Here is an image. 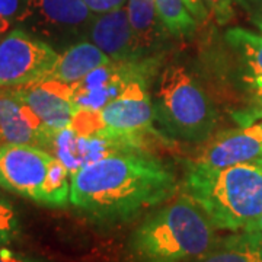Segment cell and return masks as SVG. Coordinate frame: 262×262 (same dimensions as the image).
<instances>
[{
  "mask_svg": "<svg viewBox=\"0 0 262 262\" xmlns=\"http://www.w3.org/2000/svg\"><path fill=\"white\" fill-rule=\"evenodd\" d=\"M175 175L144 153H115L84 165L70 179V203L98 223L133 220L172 198Z\"/></svg>",
  "mask_w": 262,
  "mask_h": 262,
  "instance_id": "6da1fadb",
  "label": "cell"
},
{
  "mask_svg": "<svg viewBox=\"0 0 262 262\" xmlns=\"http://www.w3.org/2000/svg\"><path fill=\"white\" fill-rule=\"evenodd\" d=\"M207 72L211 91L239 127L262 120V35L230 28L210 50Z\"/></svg>",
  "mask_w": 262,
  "mask_h": 262,
  "instance_id": "7a4b0ae2",
  "label": "cell"
},
{
  "mask_svg": "<svg viewBox=\"0 0 262 262\" xmlns=\"http://www.w3.org/2000/svg\"><path fill=\"white\" fill-rule=\"evenodd\" d=\"M219 241L215 226L185 194L147 215L131 233L136 262H192Z\"/></svg>",
  "mask_w": 262,
  "mask_h": 262,
  "instance_id": "3957f363",
  "label": "cell"
},
{
  "mask_svg": "<svg viewBox=\"0 0 262 262\" xmlns=\"http://www.w3.org/2000/svg\"><path fill=\"white\" fill-rule=\"evenodd\" d=\"M182 194L206 213L215 229L245 230L262 214V166H191Z\"/></svg>",
  "mask_w": 262,
  "mask_h": 262,
  "instance_id": "277c9868",
  "label": "cell"
},
{
  "mask_svg": "<svg viewBox=\"0 0 262 262\" xmlns=\"http://www.w3.org/2000/svg\"><path fill=\"white\" fill-rule=\"evenodd\" d=\"M153 113L166 136L194 143L208 139L219 120V111L203 86L177 64L160 73Z\"/></svg>",
  "mask_w": 262,
  "mask_h": 262,
  "instance_id": "5b68a950",
  "label": "cell"
},
{
  "mask_svg": "<svg viewBox=\"0 0 262 262\" xmlns=\"http://www.w3.org/2000/svg\"><path fill=\"white\" fill-rule=\"evenodd\" d=\"M95 16L83 0H25L16 24L54 48L66 50L89 37Z\"/></svg>",
  "mask_w": 262,
  "mask_h": 262,
  "instance_id": "8992f818",
  "label": "cell"
},
{
  "mask_svg": "<svg viewBox=\"0 0 262 262\" xmlns=\"http://www.w3.org/2000/svg\"><path fill=\"white\" fill-rule=\"evenodd\" d=\"M60 54L48 42L24 29L0 41V88L19 89L51 76Z\"/></svg>",
  "mask_w": 262,
  "mask_h": 262,
  "instance_id": "52a82bcc",
  "label": "cell"
},
{
  "mask_svg": "<svg viewBox=\"0 0 262 262\" xmlns=\"http://www.w3.org/2000/svg\"><path fill=\"white\" fill-rule=\"evenodd\" d=\"M105 137L121 140L139 151L158 136L153 127L155 113L150 99L149 77L133 80L117 99L101 110Z\"/></svg>",
  "mask_w": 262,
  "mask_h": 262,
  "instance_id": "ba28073f",
  "label": "cell"
},
{
  "mask_svg": "<svg viewBox=\"0 0 262 262\" xmlns=\"http://www.w3.org/2000/svg\"><path fill=\"white\" fill-rule=\"evenodd\" d=\"M158 64L156 58L137 61L111 60L72 84L76 110H102L139 77H150Z\"/></svg>",
  "mask_w": 262,
  "mask_h": 262,
  "instance_id": "9c48e42d",
  "label": "cell"
},
{
  "mask_svg": "<svg viewBox=\"0 0 262 262\" xmlns=\"http://www.w3.org/2000/svg\"><path fill=\"white\" fill-rule=\"evenodd\" d=\"M244 163L262 166V122L211 134L192 151L188 168H229Z\"/></svg>",
  "mask_w": 262,
  "mask_h": 262,
  "instance_id": "30bf717a",
  "label": "cell"
},
{
  "mask_svg": "<svg viewBox=\"0 0 262 262\" xmlns=\"http://www.w3.org/2000/svg\"><path fill=\"white\" fill-rule=\"evenodd\" d=\"M51 153L32 144L0 146V187L39 204Z\"/></svg>",
  "mask_w": 262,
  "mask_h": 262,
  "instance_id": "8fae6325",
  "label": "cell"
},
{
  "mask_svg": "<svg viewBox=\"0 0 262 262\" xmlns=\"http://www.w3.org/2000/svg\"><path fill=\"white\" fill-rule=\"evenodd\" d=\"M46 151L54 155L57 159L61 160L63 165L69 169L70 175H73L76 170L83 168L84 165L98 162L111 155L133 153L139 150H136L124 141L105 137V136H94V137L79 136L69 125L66 128L56 131L50 137L46 146Z\"/></svg>",
  "mask_w": 262,
  "mask_h": 262,
  "instance_id": "7c38bea8",
  "label": "cell"
},
{
  "mask_svg": "<svg viewBox=\"0 0 262 262\" xmlns=\"http://www.w3.org/2000/svg\"><path fill=\"white\" fill-rule=\"evenodd\" d=\"M20 101L41 118L46 128L53 133L70 125L76 111L73 88L54 77L19 89H13Z\"/></svg>",
  "mask_w": 262,
  "mask_h": 262,
  "instance_id": "4fadbf2b",
  "label": "cell"
},
{
  "mask_svg": "<svg viewBox=\"0 0 262 262\" xmlns=\"http://www.w3.org/2000/svg\"><path fill=\"white\" fill-rule=\"evenodd\" d=\"M53 134L13 89L0 92V146L32 144L44 149Z\"/></svg>",
  "mask_w": 262,
  "mask_h": 262,
  "instance_id": "5bb4252c",
  "label": "cell"
},
{
  "mask_svg": "<svg viewBox=\"0 0 262 262\" xmlns=\"http://www.w3.org/2000/svg\"><path fill=\"white\" fill-rule=\"evenodd\" d=\"M89 38L96 47L117 61L140 60L136 51V41L127 8L96 15L89 31Z\"/></svg>",
  "mask_w": 262,
  "mask_h": 262,
  "instance_id": "9a60e30c",
  "label": "cell"
},
{
  "mask_svg": "<svg viewBox=\"0 0 262 262\" xmlns=\"http://www.w3.org/2000/svg\"><path fill=\"white\" fill-rule=\"evenodd\" d=\"M127 13L130 19L136 51L140 60L155 58V51L169 34L160 20L155 0H127Z\"/></svg>",
  "mask_w": 262,
  "mask_h": 262,
  "instance_id": "2e32d148",
  "label": "cell"
},
{
  "mask_svg": "<svg viewBox=\"0 0 262 262\" xmlns=\"http://www.w3.org/2000/svg\"><path fill=\"white\" fill-rule=\"evenodd\" d=\"M113 58L106 56L94 42L80 41L67 47L60 54L57 64L50 77L73 84L91 73L99 66L110 63Z\"/></svg>",
  "mask_w": 262,
  "mask_h": 262,
  "instance_id": "e0dca14e",
  "label": "cell"
},
{
  "mask_svg": "<svg viewBox=\"0 0 262 262\" xmlns=\"http://www.w3.org/2000/svg\"><path fill=\"white\" fill-rule=\"evenodd\" d=\"M192 262H262V242L259 232L239 230L215 245Z\"/></svg>",
  "mask_w": 262,
  "mask_h": 262,
  "instance_id": "ac0fdd59",
  "label": "cell"
},
{
  "mask_svg": "<svg viewBox=\"0 0 262 262\" xmlns=\"http://www.w3.org/2000/svg\"><path fill=\"white\" fill-rule=\"evenodd\" d=\"M155 6L169 35L182 38L195 32L196 19L184 0H155Z\"/></svg>",
  "mask_w": 262,
  "mask_h": 262,
  "instance_id": "d6986e66",
  "label": "cell"
},
{
  "mask_svg": "<svg viewBox=\"0 0 262 262\" xmlns=\"http://www.w3.org/2000/svg\"><path fill=\"white\" fill-rule=\"evenodd\" d=\"M70 179L72 175L63 162L54 159L50 165L47 178L42 185L39 204L48 207H64L70 203Z\"/></svg>",
  "mask_w": 262,
  "mask_h": 262,
  "instance_id": "ffe728a7",
  "label": "cell"
},
{
  "mask_svg": "<svg viewBox=\"0 0 262 262\" xmlns=\"http://www.w3.org/2000/svg\"><path fill=\"white\" fill-rule=\"evenodd\" d=\"M70 127L79 134L84 137H94L102 136L103 121L101 110H76Z\"/></svg>",
  "mask_w": 262,
  "mask_h": 262,
  "instance_id": "44dd1931",
  "label": "cell"
},
{
  "mask_svg": "<svg viewBox=\"0 0 262 262\" xmlns=\"http://www.w3.org/2000/svg\"><path fill=\"white\" fill-rule=\"evenodd\" d=\"M18 233V217L13 207L0 198V248L12 242Z\"/></svg>",
  "mask_w": 262,
  "mask_h": 262,
  "instance_id": "7402d4cb",
  "label": "cell"
},
{
  "mask_svg": "<svg viewBox=\"0 0 262 262\" xmlns=\"http://www.w3.org/2000/svg\"><path fill=\"white\" fill-rule=\"evenodd\" d=\"M25 0H0V38L16 24Z\"/></svg>",
  "mask_w": 262,
  "mask_h": 262,
  "instance_id": "603a6c76",
  "label": "cell"
},
{
  "mask_svg": "<svg viewBox=\"0 0 262 262\" xmlns=\"http://www.w3.org/2000/svg\"><path fill=\"white\" fill-rule=\"evenodd\" d=\"M208 13H211L219 24H226L233 16V3L236 0H204Z\"/></svg>",
  "mask_w": 262,
  "mask_h": 262,
  "instance_id": "cb8c5ba5",
  "label": "cell"
},
{
  "mask_svg": "<svg viewBox=\"0 0 262 262\" xmlns=\"http://www.w3.org/2000/svg\"><path fill=\"white\" fill-rule=\"evenodd\" d=\"M236 5L244 10L253 27L262 31V0H236Z\"/></svg>",
  "mask_w": 262,
  "mask_h": 262,
  "instance_id": "d4e9b609",
  "label": "cell"
},
{
  "mask_svg": "<svg viewBox=\"0 0 262 262\" xmlns=\"http://www.w3.org/2000/svg\"><path fill=\"white\" fill-rule=\"evenodd\" d=\"M83 2L95 15H102L111 10L120 9L127 3V0H83Z\"/></svg>",
  "mask_w": 262,
  "mask_h": 262,
  "instance_id": "484cf974",
  "label": "cell"
},
{
  "mask_svg": "<svg viewBox=\"0 0 262 262\" xmlns=\"http://www.w3.org/2000/svg\"><path fill=\"white\" fill-rule=\"evenodd\" d=\"M184 2L196 20H206L208 18V9L204 0H184Z\"/></svg>",
  "mask_w": 262,
  "mask_h": 262,
  "instance_id": "4316f807",
  "label": "cell"
},
{
  "mask_svg": "<svg viewBox=\"0 0 262 262\" xmlns=\"http://www.w3.org/2000/svg\"><path fill=\"white\" fill-rule=\"evenodd\" d=\"M0 262H32L28 258H25L24 255L10 251L8 248L2 246L0 248Z\"/></svg>",
  "mask_w": 262,
  "mask_h": 262,
  "instance_id": "83f0119b",
  "label": "cell"
},
{
  "mask_svg": "<svg viewBox=\"0 0 262 262\" xmlns=\"http://www.w3.org/2000/svg\"><path fill=\"white\" fill-rule=\"evenodd\" d=\"M245 230H251V232H259V233H262V214L255 220V222H252L251 225L248 226Z\"/></svg>",
  "mask_w": 262,
  "mask_h": 262,
  "instance_id": "f1b7e54d",
  "label": "cell"
},
{
  "mask_svg": "<svg viewBox=\"0 0 262 262\" xmlns=\"http://www.w3.org/2000/svg\"><path fill=\"white\" fill-rule=\"evenodd\" d=\"M261 242H262V233H261Z\"/></svg>",
  "mask_w": 262,
  "mask_h": 262,
  "instance_id": "f546056e",
  "label": "cell"
}]
</instances>
